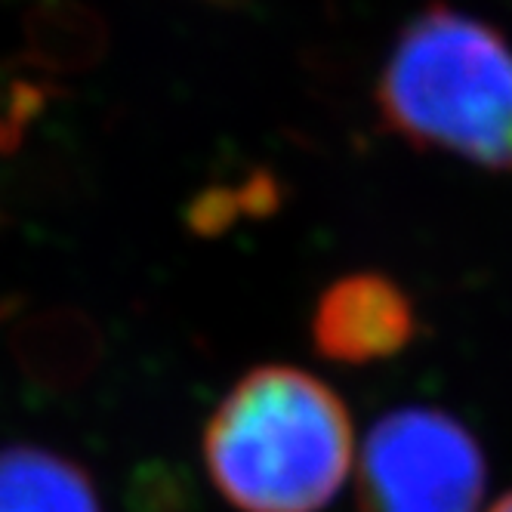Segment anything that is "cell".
I'll return each mask as SVG.
<instances>
[{
  "label": "cell",
  "instance_id": "obj_1",
  "mask_svg": "<svg viewBox=\"0 0 512 512\" xmlns=\"http://www.w3.org/2000/svg\"><path fill=\"white\" fill-rule=\"evenodd\" d=\"M352 420L324 380L266 364L244 374L204 429L213 485L241 512H318L352 469Z\"/></svg>",
  "mask_w": 512,
  "mask_h": 512
},
{
  "label": "cell",
  "instance_id": "obj_2",
  "mask_svg": "<svg viewBox=\"0 0 512 512\" xmlns=\"http://www.w3.org/2000/svg\"><path fill=\"white\" fill-rule=\"evenodd\" d=\"M383 124L417 149L512 173V47L445 4L398 31L377 81Z\"/></svg>",
  "mask_w": 512,
  "mask_h": 512
},
{
  "label": "cell",
  "instance_id": "obj_3",
  "mask_svg": "<svg viewBox=\"0 0 512 512\" xmlns=\"http://www.w3.org/2000/svg\"><path fill=\"white\" fill-rule=\"evenodd\" d=\"M482 494V448L451 414L401 408L364 438L361 512H479Z\"/></svg>",
  "mask_w": 512,
  "mask_h": 512
},
{
  "label": "cell",
  "instance_id": "obj_4",
  "mask_svg": "<svg viewBox=\"0 0 512 512\" xmlns=\"http://www.w3.org/2000/svg\"><path fill=\"white\" fill-rule=\"evenodd\" d=\"M417 331L414 306L392 278L355 272L318 297L312 315V343L327 361L371 364L398 355Z\"/></svg>",
  "mask_w": 512,
  "mask_h": 512
},
{
  "label": "cell",
  "instance_id": "obj_5",
  "mask_svg": "<svg viewBox=\"0 0 512 512\" xmlns=\"http://www.w3.org/2000/svg\"><path fill=\"white\" fill-rule=\"evenodd\" d=\"M0 512H102L90 475L38 445L0 448Z\"/></svg>",
  "mask_w": 512,
  "mask_h": 512
},
{
  "label": "cell",
  "instance_id": "obj_6",
  "mask_svg": "<svg viewBox=\"0 0 512 512\" xmlns=\"http://www.w3.org/2000/svg\"><path fill=\"white\" fill-rule=\"evenodd\" d=\"M491 512H512V494H506V497H503Z\"/></svg>",
  "mask_w": 512,
  "mask_h": 512
}]
</instances>
